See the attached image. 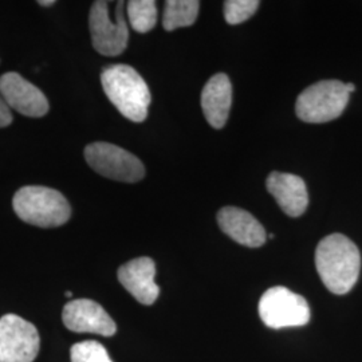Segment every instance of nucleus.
Segmentation results:
<instances>
[{
  "mask_svg": "<svg viewBox=\"0 0 362 362\" xmlns=\"http://www.w3.org/2000/svg\"><path fill=\"white\" fill-rule=\"evenodd\" d=\"M315 267L326 288L333 294L344 296L358 281L361 255L348 236L332 233L317 247Z\"/></svg>",
  "mask_w": 362,
  "mask_h": 362,
  "instance_id": "f257e3e1",
  "label": "nucleus"
},
{
  "mask_svg": "<svg viewBox=\"0 0 362 362\" xmlns=\"http://www.w3.org/2000/svg\"><path fill=\"white\" fill-rule=\"evenodd\" d=\"M101 83L106 97L117 110L133 122H143L148 117L151 91L144 78L128 65L105 67Z\"/></svg>",
  "mask_w": 362,
  "mask_h": 362,
  "instance_id": "f03ea898",
  "label": "nucleus"
},
{
  "mask_svg": "<svg viewBox=\"0 0 362 362\" xmlns=\"http://www.w3.org/2000/svg\"><path fill=\"white\" fill-rule=\"evenodd\" d=\"M13 207L19 219L42 228L64 226L71 216V207L65 196L40 185L21 188L13 196Z\"/></svg>",
  "mask_w": 362,
  "mask_h": 362,
  "instance_id": "7ed1b4c3",
  "label": "nucleus"
},
{
  "mask_svg": "<svg viewBox=\"0 0 362 362\" xmlns=\"http://www.w3.org/2000/svg\"><path fill=\"white\" fill-rule=\"evenodd\" d=\"M349 103L346 83L320 81L298 95L296 112L299 119L309 124H325L341 116Z\"/></svg>",
  "mask_w": 362,
  "mask_h": 362,
  "instance_id": "20e7f679",
  "label": "nucleus"
},
{
  "mask_svg": "<svg viewBox=\"0 0 362 362\" xmlns=\"http://www.w3.org/2000/svg\"><path fill=\"white\" fill-rule=\"evenodd\" d=\"M109 1H94L89 15L91 43L95 52L105 57H117L125 52L129 42V30L124 15L125 3L118 1L116 16L109 13Z\"/></svg>",
  "mask_w": 362,
  "mask_h": 362,
  "instance_id": "39448f33",
  "label": "nucleus"
},
{
  "mask_svg": "<svg viewBox=\"0 0 362 362\" xmlns=\"http://www.w3.org/2000/svg\"><path fill=\"white\" fill-rule=\"evenodd\" d=\"M258 311L262 322L275 330L305 326L311 317L308 300L284 286L269 288L259 300Z\"/></svg>",
  "mask_w": 362,
  "mask_h": 362,
  "instance_id": "423d86ee",
  "label": "nucleus"
},
{
  "mask_svg": "<svg viewBox=\"0 0 362 362\" xmlns=\"http://www.w3.org/2000/svg\"><path fill=\"white\" fill-rule=\"evenodd\" d=\"M85 158L97 173L110 180L137 182L145 176L141 160L115 144H89L85 148Z\"/></svg>",
  "mask_w": 362,
  "mask_h": 362,
  "instance_id": "0eeeda50",
  "label": "nucleus"
},
{
  "mask_svg": "<svg viewBox=\"0 0 362 362\" xmlns=\"http://www.w3.org/2000/svg\"><path fill=\"white\" fill-rule=\"evenodd\" d=\"M40 349L38 330L19 315L0 318V362H34Z\"/></svg>",
  "mask_w": 362,
  "mask_h": 362,
  "instance_id": "6e6552de",
  "label": "nucleus"
},
{
  "mask_svg": "<svg viewBox=\"0 0 362 362\" xmlns=\"http://www.w3.org/2000/svg\"><path fill=\"white\" fill-rule=\"evenodd\" d=\"M0 95L8 107L23 116L38 118L46 116L50 109L43 91L18 73H6L0 77Z\"/></svg>",
  "mask_w": 362,
  "mask_h": 362,
  "instance_id": "1a4fd4ad",
  "label": "nucleus"
},
{
  "mask_svg": "<svg viewBox=\"0 0 362 362\" xmlns=\"http://www.w3.org/2000/svg\"><path fill=\"white\" fill-rule=\"evenodd\" d=\"M62 321L70 332L98 336L116 334L117 325L104 308L91 299L70 300L62 311Z\"/></svg>",
  "mask_w": 362,
  "mask_h": 362,
  "instance_id": "9d476101",
  "label": "nucleus"
},
{
  "mask_svg": "<svg viewBox=\"0 0 362 362\" xmlns=\"http://www.w3.org/2000/svg\"><path fill=\"white\" fill-rule=\"evenodd\" d=\"M118 281L133 297L145 306H151L160 296L156 285L155 262L148 257L133 259L118 269Z\"/></svg>",
  "mask_w": 362,
  "mask_h": 362,
  "instance_id": "9b49d317",
  "label": "nucleus"
},
{
  "mask_svg": "<svg viewBox=\"0 0 362 362\" xmlns=\"http://www.w3.org/2000/svg\"><path fill=\"white\" fill-rule=\"evenodd\" d=\"M218 224L223 233L242 246L255 248L266 243L267 233L264 227L242 208H221L218 212Z\"/></svg>",
  "mask_w": 362,
  "mask_h": 362,
  "instance_id": "f8f14e48",
  "label": "nucleus"
},
{
  "mask_svg": "<svg viewBox=\"0 0 362 362\" xmlns=\"http://www.w3.org/2000/svg\"><path fill=\"white\" fill-rule=\"evenodd\" d=\"M266 185L286 215L298 218L305 214L309 206V194L302 177L291 173L272 172L267 177Z\"/></svg>",
  "mask_w": 362,
  "mask_h": 362,
  "instance_id": "ddd939ff",
  "label": "nucleus"
},
{
  "mask_svg": "<svg viewBox=\"0 0 362 362\" xmlns=\"http://www.w3.org/2000/svg\"><path fill=\"white\" fill-rule=\"evenodd\" d=\"M233 104V85L227 74H215L209 78L204 89L202 91V107L208 124L221 129L230 115Z\"/></svg>",
  "mask_w": 362,
  "mask_h": 362,
  "instance_id": "4468645a",
  "label": "nucleus"
},
{
  "mask_svg": "<svg viewBox=\"0 0 362 362\" xmlns=\"http://www.w3.org/2000/svg\"><path fill=\"white\" fill-rule=\"evenodd\" d=\"M200 10L197 0H168L163 15V27L167 31H173L180 27L192 26Z\"/></svg>",
  "mask_w": 362,
  "mask_h": 362,
  "instance_id": "2eb2a0df",
  "label": "nucleus"
},
{
  "mask_svg": "<svg viewBox=\"0 0 362 362\" xmlns=\"http://www.w3.org/2000/svg\"><path fill=\"white\" fill-rule=\"evenodd\" d=\"M130 26L137 33H149L157 23L155 0H130L127 6Z\"/></svg>",
  "mask_w": 362,
  "mask_h": 362,
  "instance_id": "dca6fc26",
  "label": "nucleus"
},
{
  "mask_svg": "<svg viewBox=\"0 0 362 362\" xmlns=\"http://www.w3.org/2000/svg\"><path fill=\"white\" fill-rule=\"evenodd\" d=\"M71 362H113L103 344L97 341H83L71 346Z\"/></svg>",
  "mask_w": 362,
  "mask_h": 362,
  "instance_id": "f3484780",
  "label": "nucleus"
},
{
  "mask_svg": "<svg viewBox=\"0 0 362 362\" xmlns=\"http://www.w3.org/2000/svg\"><path fill=\"white\" fill-rule=\"evenodd\" d=\"M258 0H227L224 3V18L228 25H240L257 13Z\"/></svg>",
  "mask_w": 362,
  "mask_h": 362,
  "instance_id": "a211bd4d",
  "label": "nucleus"
},
{
  "mask_svg": "<svg viewBox=\"0 0 362 362\" xmlns=\"http://www.w3.org/2000/svg\"><path fill=\"white\" fill-rule=\"evenodd\" d=\"M13 122V115L10 112L8 105L4 103V100L0 95V128H6Z\"/></svg>",
  "mask_w": 362,
  "mask_h": 362,
  "instance_id": "6ab92c4d",
  "label": "nucleus"
},
{
  "mask_svg": "<svg viewBox=\"0 0 362 362\" xmlns=\"http://www.w3.org/2000/svg\"><path fill=\"white\" fill-rule=\"evenodd\" d=\"M38 3L40 6H43V7H50V6L55 4L54 0H39Z\"/></svg>",
  "mask_w": 362,
  "mask_h": 362,
  "instance_id": "aec40b11",
  "label": "nucleus"
},
{
  "mask_svg": "<svg viewBox=\"0 0 362 362\" xmlns=\"http://www.w3.org/2000/svg\"><path fill=\"white\" fill-rule=\"evenodd\" d=\"M346 90L350 93H353V91L356 90V85L354 83H346Z\"/></svg>",
  "mask_w": 362,
  "mask_h": 362,
  "instance_id": "412c9836",
  "label": "nucleus"
},
{
  "mask_svg": "<svg viewBox=\"0 0 362 362\" xmlns=\"http://www.w3.org/2000/svg\"><path fill=\"white\" fill-rule=\"evenodd\" d=\"M66 297H67V298L73 297V294H71V291H66Z\"/></svg>",
  "mask_w": 362,
  "mask_h": 362,
  "instance_id": "4be33fe9",
  "label": "nucleus"
},
{
  "mask_svg": "<svg viewBox=\"0 0 362 362\" xmlns=\"http://www.w3.org/2000/svg\"><path fill=\"white\" fill-rule=\"evenodd\" d=\"M269 238H270V239H274V238H275V235H274V233H270V235H269Z\"/></svg>",
  "mask_w": 362,
  "mask_h": 362,
  "instance_id": "5701e85b",
  "label": "nucleus"
}]
</instances>
